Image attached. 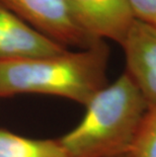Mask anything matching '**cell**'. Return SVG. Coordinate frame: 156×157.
Returning <instances> with one entry per match:
<instances>
[{"label":"cell","instance_id":"6da1fadb","mask_svg":"<svg viewBox=\"0 0 156 157\" xmlns=\"http://www.w3.org/2000/svg\"><path fill=\"white\" fill-rule=\"evenodd\" d=\"M109 48L98 41L86 49L0 61V98L49 94L85 105L108 84Z\"/></svg>","mask_w":156,"mask_h":157},{"label":"cell","instance_id":"7a4b0ae2","mask_svg":"<svg viewBox=\"0 0 156 157\" xmlns=\"http://www.w3.org/2000/svg\"><path fill=\"white\" fill-rule=\"evenodd\" d=\"M83 118L59 138L66 157L130 154L149 106L127 73L101 88L85 105Z\"/></svg>","mask_w":156,"mask_h":157},{"label":"cell","instance_id":"3957f363","mask_svg":"<svg viewBox=\"0 0 156 157\" xmlns=\"http://www.w3.org/2000/svg\"><path fill=\"white\" fill-rule=\"evenodd\" d=\"M42 35L65 48L86 49L99 40L88 36L73 17L68 0H0Z\"/></svg>","mask_w":156,"mask_h":157},{"label":"cell","instance_id":"277c9868","mask_svg":"<svg viewBox=\"0 0 156 157\" xmlns=\"http://www.w3.org/2000/svg\"><path fill=\"white\" fill-rule=\"evenodd\" d=\"M77 25L91 38L122 45L136 21L130 0H68Z\"/></svg>","mask_w":156,"mask_h":157},{"label":"cell","instance_id":"5b68a950","mask_svg":"<svg viewBox=\"0 0 156 157\" xmlns=\"http://www.w3.org/2000/svg\"><path fill=\"white\" fill-rule=\"evenodd\" d=\"M130 76L149 109L156 108V26L136 19L121 45Z\"/></svg>","mask_w":156,"mask_h":157},{"label":"cell","instance_id":"8992f818","mask_svg":"<svg viewBox=\"0 0 156 157\" xmlns=\"http://www.w3.org/2000/svg\"><path fill=\"white\" fill-rule=\"evenodd\" d=\"M66 50L32 28L0 1V61L50 56Z\"/></svg>","mask_w":156,"mask_h":157},{"label":"cell","instance_id":"52a82bcc","mask_svg":"<svg viewBox=\"0 0 156 157\" xmlns=\"http://www.w3.org/2000/svg\"><path fill=\"white\" fill-rule=\"evenodd\" d=\"M0 157H66V154L58 139H32L0 129Z\"/></svg>","mask_w":156,"mask_h":157},{"label":"cell","instance_id":"ba28073f","mask_svg":"<svg viewBox=\"0 0 156 157\" xmlns=\"http://www.w3.org/2000/svg\"><path fill=\"white\" fill-rule=\"evenodd\" d=\"M130 154L132 157H156V108L149 109Z\"/></svg>","mask_w":156,"mask_h":157},{"label":"cell","instance_id":"9c48e42d","mask_svg":"<svg viewBox=\"0 0 156 157\" xmlns=\"http://www.w3.org/2000/svg\"><path fill=\"white\" fill-rule=\"evenodd\" d=\"M136 18L156 26V0H130Z\"/></svg>","mask_w":156,"mask_h":157},{"label":"cell","instance_id":"30bf717a","mask_svg":"<svg viewBox=\"0 0 156 157\" xmlns=\"http://www.w3.org/2000/svg\"><path fill=\"white\" fill-rule=\"evenodd\" d=\"M119 157H132L131 154H126V155H122V156H119Z\"/></svg>","mask_w":156,"mask_h":157}]
</instances>
